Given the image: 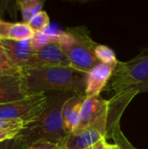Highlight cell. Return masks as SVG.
I'll return each instance as SVG.
<instances>
[{
	"mask_svg": "<svg viewBox=\"0 0 148 149\" xmlns=\"http://www.w3.org/2000/svg\"><path fill=\"white\" fill-rule=\"evenodd\" d=\"M106 100L98 97H85L80 111V123L77 131L85 128L99 113ZM76 131V132H77Z\"/></svg>",
	"mask_w": 148,
	"mask_h": 149,
	"instance_id": "7c38bea8",
	"label": "cell"
},
{
	"mask_svg": "<svg viewBox=\"0 0 148 149\" xmlns=\"http://www.w3.org/2000/svg\"><path fill=\"white\" fill-rule=\"evenodd\" d=\"M24 128H0V143L14 139Z\"/></svg>",
	"mask_w": 148,
	"mask_h": 149,
	"instance_id": "ffe728a7",
	"label": "cell"
},
{
	"mask_svg": "<svg viewBox=\"0 0 148 149\" xmlns=\"http://www.w3.org/2000/svg\"><path fill=\"white\" fill-rule=\"evenodd\" d=\"M35 35L34 31L30 27L27 23H10L7 31L6 39L16 41L31 40Z\"/></svg>",
	"mask_w": 148,
	"mask_h": 149,
	"instance_id": "4fadbf2b",
	"label": "cell"
},
{
	"mask_svg": "<svg viewBox=\"0 0 148 149\" xmlns=\"http://www.w3.org/2000/svg\"><path fill=\"white\" fill-rule=\"evenodd\" d=\"M95 55L100 63L117 65L118 60L114 52L108 46L104 45H98L95 48Z\"/></svg>",
	"mask_w": 148,
	"mask_h": 149,
	"instance_id": "9a60e30c",
	"label": "cell"
},
{
	"mask_svg": "<svg viewBox=\"0 0 148 149\" xmlns=\"http://www.w3.org/2000/svg\"><path fill=\"white\" fill-rule=\"evenodd\" d=\"M71 66V63L58 40H53L41 49L35 51L26 67Z\"/></svg>",
	"mask_w": 148,
	"mask_h": 149,
	"instance_id": "52a82bcc",
	"label": "cell"
},
{
	"mask_svg": "<svg viewBox=\"0 0 148 149\" xmlns=\"http://www.w3.org/2000/svg\"><path fill=\"white\" fill-rule=\"evenodd\" d=\"M2 22H3V20H1V19H0V23H2Z\"/></svg>",
	"mask_w": 148,
	"mask_h": 149,
	"instance_id": "4316f807",
	"label": "cell"
},
{
	"mask_svg": "<svg viewBox=\"0 0 148 149\" xmlns=\"http://www.w3.org/2000/svg\"><path fill=\"white\" fill-rule=\"evenodd\" d=\"M87 73L72 66L25 67L21 78L28 96L46 94L47 92L85 95Z\"/></svg>",
	"mask_w": 148,
	"mask_h": 149,
	"instance_id": "7a4b0ae2",
	"label": "cell"
},
{
	"mask_svg": "<svg viewBox=\"0 0 148 149\" xmlns=\"http://www.w3.org/2000/svg\"><path fill=\"white\" fill-rule=\"evenodd\" d=\"M30 27L34 31V32H43L45 31L50 24V18L46 11H40L28 23Z\"/></svg>",
	"mask_w": 148,
	"mask_h": 149,
	"instance_id": "ac0fdd59",
	"label": "cell"
},
{
	"mask_svg": "<svg viewBox=\"0 0 148 149\" xmlns=\"http://www.w3.org/2000/svg\"><path fill=\"white\" fill-rule=\"evenodd\" d=\"M58 33H50L45 31L43 32H36L34 37L30 40L31 45L34 51H38L41 49L42 47L45 46L49 43H51L53 40L58 39Z\"/></svg>",
	"mask_w": 148,
	"mask_h": 149,
	"instance_id": "e0dca14e",
	"label": "cell"
},
{
	"mask_svg": "<svg viewBox=\"0 0 148 149\" xmlns=\"http://www.w3.org/2000/svg\"><path fill=\"white\" fill-rule=\"evenodd\" d=\"M105 141H99V142L96 143L95 145H93V149H103Z\"/></svg>",
	"mask_w": 148,
	"mask_h": 149,
	"instance_id": "d4e9b609",
	"label": "cell"
},
{
	"mask_svg": "<svg viewBox=\"0 0 148 149\" xmlns=\"http://www.w3.org/2000/svg\"><path fill=\"white\" fill-rule=\"evenodd\" d=\"M57 40L72 68L88 73L100 63L95 55V48L99 44L90 37L85 27H72L58 31Z\"/></svg>",
	"mask_w": 148,
	"mask_h": 149,
	"instance_id": "277c9868",
	"label": "cell"
},
{
	"mask_svg": "<svg viewBox=\"0 0 148 149\" xmlns=\"http://www.w3.org/2000/svg\"><path fill=\"white\" fill-rule=\"evenodd\" d=\"M22 70L15 67L8 59L3 49L0 45V77L21 76Z\"/></svg>",
	"mask_w": 148,
	"mask_h": 149,
	"instance_id": "2e32d148",
	"label": "cell"
},
{
	"mask_svg": "<svg viewBox=\"0 0 148 149\" xmlns=\"http://www.w3.org/2000/svg\"><path fill=\"white\" fill-rule=\"evenodd\" d=\"M28 97L21 76L0 77V105L9 104Z\"/></svg>",
	"mask_w": 148,
	"mask_h": 149,
	"instance_id": "8fae6325",
	"label": "cell"
},
{
	"mask_svg": "<svg viewBox=\"0 0 148 149\" xmlns=\"http://www.w3.org/2000/svg\"><path fill=\"white\" fill-rule=\"evenodd\" d=\"M120 126V125H119L113 130V134H112V139L114 141L116 149H137L128 141V140L123 134Z\"/></svg>",
	"mask_w": 148,
	"mask_h": 149,
	"instance_id": "d6986e66",
	"label": "cell"
},
{
	"mask_svg": "<svg viewBox=\"0 0 148 149\" xmlns=\"http://www.w3.org/2000/svg\"><path fill=\"white\" fill-rule=\"evenodd\" d=\"M85 149H93V146L92 147H89V148H86Z\"/></svg>",
	"mask_w": 148,
	"mask_h": 149,
	"instance_id": "484cf974",
	"label": "cell"
},
{
	"mask_svg": "<svg viewBox=\"0 0 148 149\" xmlns=\"http://www.w3.org/2000/svg\"><path fill=\"white\" fill-rule=\"evenodd\" d=\"M17 4L21 11L24 23H29L34 16L42 11L44 1L40 0H19Z\"/></svg>",
	"mask_w": 148,
	"mask_h": 149,
	"instance_id": "5bb4252c",
	"label": "cell"
},
{
	"mask_svg": "<svg viewBox=\"0 0 148 149\" xmlns=\"http://www.w3.org/2000/svg\"><path fill=\"white\" fill-rule=\"evenodd\" d=\"M103 149H116V147H115L114 144H110V143H108L106 141L105 143H104V148H103Z\"/></svg>",
	"mask_w": 148,
	"mask_h": 149,
	"instance_id": "cb8c5ba5",
	"label": "cell"
},
{
	"mask_svg": "<svg viewBox=\"0 0 148 149\" xmlns=\"http://www.w3.org/2000/svg\"><path fill=\"white\" fill-rule=\"evenodd\" d=\"M0 45L3 49L10 62L20 70L28 65L35 52L30 40L16 41L4 38L0 39Z\"/></svg>",
	"mask_w": 148,
	"mask_h": 149,
	"instance_id": "ba28073f",
	"label": "cell"
},
{
	"mask_svg": "<svg viewBox=\"0 0 148 149\" xmlns=\"http://www.w3.org/2000/svg\"><path fill=\"white\" fill-rule=\"evenodd\" d=\"M107 87L113 95L126 91L138 94L148 92V50L128 61H119Z\"/></svg>",
	"mask_w": 148,
	"mask_h": 149,
	"instance_id": "5b68a950",
	"label": "cell"
},
{
	"mask_svg": "<svg viewBox=\"0 0 148 149\" xmlns=\"http://www.w3.org/2000/svg\"><path fill=\"white\" fill-rule=\"evenodd\" d=\"M116 65L99 63L93 67L86 76L85 97H98L107 86Z\"/></svg>",
	"mask_w": 148,
	"mask_h": 149,
	"instance_id": "9c48e42d",
	"label": "cell"
},
{
	"mask_svg": "<svg viewBox=\"0 0 148 149\" xmlns=\"http://www.w3.org/2000/svg\"><path fill=\"white\" fill-rule=\"evenodd\" d=\"M138 93L126 91L113 95L106 103L98 116L84 129L66 138L63 149H85L112 138L113 130L120 125V118Z\"/></svg>",
	"mask_w": 148,
	"mask_h": 149,
	"instance_id": "6da1fadb",
	"label": "cell"
},
{
	"mask_svg": "<svg viewBox=\"0 0 148 149\" xmlns=\"http://www.w3.org/2000/svg\"><path fill=\"white\" fill-rule=\"evenodd\" d=\"M49 96L37 94L28 96L21 100L0 105V118L21 120L28 125L34 122L45 109Z\"/></svg>",
	"mask_w": 148,
	"mask_h": 149,
	"instance_id": "8992f818",
	"label": "cell"
},
{
	"mask_svg": "<svg viewBox=\"0 0 148 149\" xmlns=\"http://www.w3.org/2000/svg\"><path fill=\"white\" fill-rule=\"evenodd\" d=\"M27 126H29L27 123L21 120L0 118V128H25Z\"/></svg>",
	"mask_w": 148,
	"mask_h": 149,
	"instance_id": "44dd1931",
	"label": "cell"
},
{
	"mask_svg": "<svg viewBox=\"0 0 148 149\" xmlns=\"http://www.w3.org/2000/svg\"><path fill=\"white\" fill-rule=\"evenodd\" d=\"M25 149H63L59 144L46 141H36Z\"/></svg>",
	"mask_w": 148,
	"mask_h": 149,
	"instance_id": "7402d4cb",
	"label": "cell"
},
{
	"mask_svg": "<svg viewBox=\"0 0 148 149\" xmlns=\"http://www.w3.org/2000/svg\"><path fill=\"white\" fill-rule=\"evenodd\" d=\"M9 22L3 21L0 23V39H4L7 37V31L9 27Z\"/></svg>",
	"mask_w": 148,
	"mask_h": 149,
	"instance_id": "603a6c76",
	"label": "cell"
},
{
	"mask_svg": "<svg viewBox=\"0 0 148 149\" xmlns=\"http://www.w3.org/2000/svg\"><path fill=\"white\" fill-rule=\"evenodd\" d=\"M85 96L74 94L64 104L62 110L63 127L67 135L74 134L80 123V111Z\"/></svg>",
	"mask_w": 148,
	"mask_h": 149,
	"instance_id": "30bf717a",
	"label": "cell"
},
{
	"mask_svg": "<svg viewBox=\"0 0 148 149\" xmlns=\"http://www.w3.org/2000/svg\"><path fill=\"white\" fill-rule=\"evenodd\" d=\"M72 95L74 94L57 93L49 97L47 106L40 116L17 134L25 148L36 141H46L59 144L63 148L68 135L63 127L62 110L65 102Z\"/></svg>",
	"mask_w": 148,
	"mask_h": 149,
	"instance_id": "3957f363",
	"label": "cell"
}]
</instances>
